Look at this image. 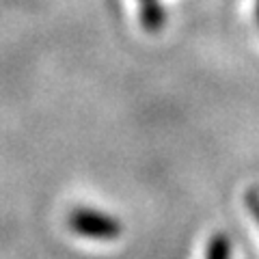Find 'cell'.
Masks as SVG:
<instances>
[{
    "mask_svg": "<svg viewBox=\"0 0 259 259\" xmlns=\"http://www.w3.org/2000/svg\"><path fill=\"white\" fill-rule=\"evenodd\" d=\"M69 229L80 238L97 240V242H112L123 233V223L108 212H100L93 207L78 205L67 216Z\"/></svg>",
    "mask_w": 259,
    "mask_h": 259,
    "instance_id": "cell-1",
    "label": "cell"
},
{
    "mask_svg": "<svg viewBox=\"0 0 259 259\" xmlns=\"http://www.w3.org/2000/svg\"><path fill=\"white\" fill-rule=\"evenodd\" d=\"M141 5V26L147 32H160L164 28L166 11L160 0H139Z\"/></svg>",
    "mask_w": 259,
    "mask_h": 259,
    "instance_id": "cell-2",
    "label": "cell"
},
{
    "mask_svg": "<svg viewBox=\"0 0 259 259\" xmlns=\"http://www.w3.org/2000/svg\"><path fill=\"white\" fill-rule=\"evenodd\" d=\"M205 259H233V246L227 233H214L207 240Z\"/></svg>",
    "mask_w": 259,
    "mask_h": 259,
    "instance_id": "cell-3",
    "label": "cell"
},
{
    "mask_svg": "<svg viewBox=\"0 0 259 259\" xmlns=\"http://www.w3.org/2000/svg\"><path fill=\"white\" fill-rule=\"evenodd\" d=\"M244 205H246V209H248L250 218H253L255 225L259 227V190L250 188V190L244 194Z\"/></svg>",
    "mask_w": 259,
    "mask_h": 259,
    "instance_id": "cell-4",
    "label": "cell"
},
{
    "mask_svg": "<svg viewBox=\"0 0 259 259\" xmlns=\"http://www.w3.org/2000/svg\"><path fill=\"white\" fill-rule=\"evenodd\" d=\"M255 20H257V26H259V0H255Z\"/></svg>",
    "mask_w": 259,
    "mask_h": 259,
    "instance_id": "cell-5",
    "label": "cell"
}]
</instances>
